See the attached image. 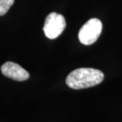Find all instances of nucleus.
<instances>
[{
    "label": "nucleus",
    "mask_w": 122,
    "mask_h": 122,
    "mask_svg": "<svg viewBox=\"0 0 122 122\" xmlns=\"http://www.w3.org/2000/svg\"><path fill=\"white\" fill-rule=\"evenodd\" d=\"M66 27L65 17L56 12L49 14L45 20L43 30L45 35L50 39L57 38Z\"/></svg>",
    "instance_id": "7ed1b4c3"
},
{
    "label": "nucleus",
    "mask_w": 122,
    "mask_h": 122,
    "mask_svg": "<svg viewBox=\"0 0 122 122\" xmlns=\"http://www.w3.org/2000/svg\"><path fill=\"white\" fill-rule=\"evenodd\" d=\"M14 2V0H0V16H3L7 13Z\"/></svg>",
    "instance_id": "39448f33"
},
{
    "label": "nucleus",
    "mask_w": 122,
    "mask_h": 122,
    "mask_svg": "<svg viewBox=\"0 0 122 122\" xmlns=\"http://www.w3.org/2000/svg\"><path fill=\"white\" fill-rule=\"evenodd\" d=\"M1 73L5 77L18 81L28 79L29 73L21 66L12 62H6L1 66Z\"/></svg>",
    "instance_id": "20e7f679"
},
{
    "label": "nucleus",
    "mask_w": 122,
    "mask_h": 122,
    "mask_svg": "<svg viewBox=\"0 0 122 122\" xmlns=\"http://www.w3.org/2000/svg\"><path fill=\"white\" fill-rule=\"evenodd\" d=\"M102 25L99 19L94 18L83 25L79 31V41L83 45H92L96 42L101 34Z\"/></svg>",
    "instance_id": "f03ea898"
},
{
    "label": "nucleus",
    "mask_w": 122,
    "mask_h": 122,
    "mask_svg": "<svg viewBox=\"0 0 122 122\" xmlns=\"http://www.w3.org/2000/svg\"><path fill=\"white\" fill-rule=\"evenodd\" d=\"M103 79L104 74L100 70L92 68H79L68 75L66 83L70 88L80 90L98 85Z\"/></svg>",
    "instance_id": "f257e3e1"
}]
</instances>
